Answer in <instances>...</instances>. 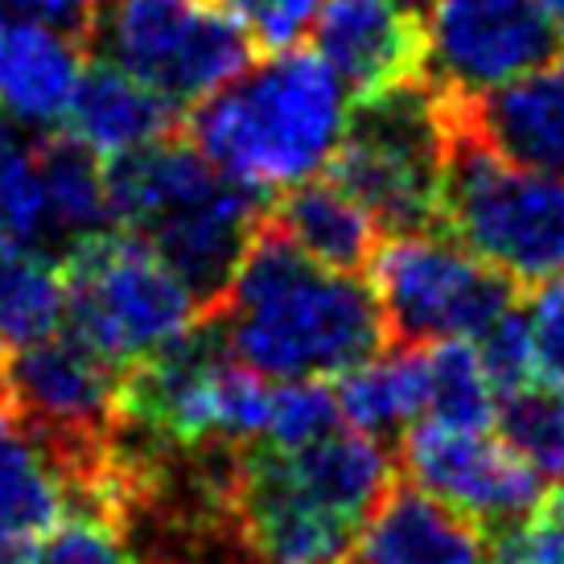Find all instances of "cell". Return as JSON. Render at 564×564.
<instances>
[{
  "label": "cell",
  "instance_id": "obj_16",
  "mask_svg": "<svg viewBox=\"0 0 564 564\" xmlns=\"http://www.w3.org/2000/svg\"><path fill=\"white\" fill-rule=\"evenodd\" d=\"M87 63L70 25L0 17V116L30 132L66 120Z\"/></svg>",
  "mask_w": 564,
  "mask_h": 564
},
{
  "label": "cell",
  "instance_id": "obj_25",
  "mask_svg": "<svg viewBox=\"0 0 564 564\" xmlns=\"http://www.w3.org/2000/svg\"><path fill=\"white\" fill-rule=\"evenodd\" d=\"M50 210H54V239L79 243L111 223L108 170L70 137L46 141Z\"/></svg>",
  "mask_w": 564,
  "mask_h": 564
},
{
  "label": "cell",
  "instance_id": "obj_15",
  "mask_svg": "<svg viewBox=\"0 0 564 564\" xmlns=\"http://www.w3.org/2000/svg\"><path fill=\"white\" fill-rule=\"evenodd\" d=\"M454 120L502 158L564 173V63H544L502 87L449 99Z\"/></svg>",
  "mask_w": 564,
  "mask_h": 564
},
{
  "label": "cell",
  "instance_id": "obj_9",
  "mask_svg": "<svg viewBox=\"0 0 564 564\" xmlns=\"http://www.w3.org/2000/svg\"><path fill=\"white\" fill-rule=\"evenodd\" d=\"M371 293L408 343H474L478 334L511 314V281L474 256L462 239L437 231H392L371 251Z\"/></svg>",
  "mask_w": 564,
  "mask_h": 564
},
{
  "label": "cell",
  "instance_id": "obj_1",
  "mask_svg": "<svg viewBox=\"0 0 564 564\" xmlns=\"http://www.w3.org/2000/svg\"><path fill=\"white\" fill-rule=\"evenodd\" d=\"M223 343L264 379H329L383 346L371 284L256 231L223 284Z\"/></svg>",
  "mask_w": 564,
  "mask_h": 564
},
{
  "label": "cell",
  "instance_id": "obj_8",
  "mask_svg": "<svg viewBox=\"0 0 564 564\" xmlns=\"http://www.w3.org/2000/svg\"><path fill=\"white\" fill-rule=\"evenodd\" d=\"M276 392L281 379L243 367L219 334L189 329L170 350L132 367L120 392V416L165 445H268Z\"/></svg>",
  "mask_w": 564,
  "mask_h": 564
},
{
  "label": "cell",
  "instance_id": "obj_10",
  "mask_svg": "<svg viewBox=\"0 0 564 564\" xmlns=\"http://www.w3.org/2000/svg\"><path fill=\"white\" fill-rule=\"evenodd\" d=\"M99 54L177 104H203L248 66V37L206 0H108Z\"/></svg>",
  "mask_w": 564,
  "mask_h": 564
},
{
  "label": "cell",
  "instance_id": "obj_31",
  "mask_svg": "<svg viewBox=\"0 0 564 564\" xmlns=\"http://www.w3.org/2000/svg\"><path fill=\"white\" fill-rule=\"evenodd\" d=\"M87 0H0V17H30V21H54L75 25Z\"/></svg>",
  "mask_w": 564,
  "mask_h": 564
},
{
  "label": "cell",
  "instance_id": "obj_11",
  "mask_svg": "<svg viewBox=\"0 0 564 564\" xmlns=\"http://www.w3.org/2000/svg\"><path fill=\"white\" fill-rule=\"evenodd\" d=\"M116 371L120 367H111L75 334L54 329L13 350L4 367V404L17 408L37 433H46L66 457L75 445L83 470L99 478V441L111 421H120L124 379Z\"/></svg>",
  "mask_w": 564,
  "mask_h": 564
},
{
  "label": "cell",
  "instance_id": "obj_30",
  "mask_svg": "<svg viewBox=\"0 0 564 564\" xmlns=\"http://www.w3.org/2000/svg\"><path fill=\"white\" fill-rule=\"evenodd\" d=\"M535 350V376L564 388V276L540 284L532 310L523 314Z\"/></svg>",
  "mask_w": 564,
  "mask_h": 564
},
{
  "label": "cell",
  "instance_id": "obj_7",
  "mask_svg": "<svg viewBox=\"0 0 564 564\" xmlns=\"http://www.w3.org/2000/svg\"><path fill=\"white\" fill-rule=\"evenodd\" d=\"M203 297L144 239H79L66 256V322L70 334L111 367H141L198 322Z\"/></svg>",
  "mask_w": 564,
  "mask_h": 564
},
{
  "label": "cell",
  "instance_id": "obj_33",
  "mask_svg": "<svg viewBox=\"0 0 564 564\" xmlns=\"http://www.w3.org/2000/svg\"><path fill=\"white\" fill-rule=\"evenodd\" d=\"M540 9H544V21H549L552 46L564 50V0H540Z\"/></svg>",
  "mask_w": 564,
  "mask_h": 564
},
{
  "label": "cell",
  "instance_id": "obj_4",
  "mask_svg": "<svg viewBox=\"0 0 564 564\" xmlns=\"http://www.w3.org/2000/svg\"><path fill=\"white\" fill-rule=\"evenodd\" d=\"M108 206L111 219L144 239L203 301L223 293L260 219V194L170 137L111 161Z\"/></svg>",
  "mask_w": 564,
  "mask_h": 564
},
{
  "label": "cell",
  "instance_id": "obj_19",
  "mask_svg": "<svg viewBox=\"0 0 564 564\" xmlns=\"http://www.w3.org/2000/svg\"><path fill=\"white\" fill-rule=\"evenodd\" d=\"M70 457L0 404V532L37 540L70 511Z\"/></svg>",
  "mask_w": 564,
  "mask_h": 564
},
{
  "label": "cell",
  "instance_id": "obj_27",
  "mask_svg": "<svg viewBox=\"0 0 564 564\" xmlns=\"http://www.w3.org/2000/svg\"><path fill=\"white\" fill-rule=\"evenodd\" d=\"M33 556L37 564H137L120 523L111 516V502L104 499L66 511L42 535V549H33Z\"/></svg>",
  "mask_w": 564,
  "mask_h": 564
},
{
  "label": "cell",
  "instance_id": "obj_14",
  "mask_svg": "<svg viewBox=\"0 0 564 564\" xmlns=\"http://www.w3.org/2000/svg\"><path fill=\"white\" fill-rule=\"evenodd\" d=\"M317 58L355 99L416 83L424 70V0H322Z\"/></svg>",
  "mask_w": 564,
  "mask_h": 564
},
{
  "label": "cell",
  "instance_id": "obj_28",
  "mask_svg": "<svg viewBox=\"0 0 564 564\" xmlns=\"http://www.w3.org/2000/svg\"><path fill=\"white\" fill-rule=\"evenodd\" d=\"M210 4L248 37V46H264L268 54L297 46L314 30V17L322 9V0H210Z\"/></svg>",
  "mask_w": 564,
  "mask_h": 564
},
{
  "label": "cell",
  "instance_id": "obj_2",
  "mask_svg": "<svg viewBox=\"0 0 564 564\" xmlns=\"http://www.w3.org/2000/svg\"><path fill=\"white\" fill-rule=\"evenodd\" d=\"M392 486L379 437L329 424L301 445H260L236 474V519L260 564H350L355 535Z\"/></svg>",
  "mask_w": 564,
  "mask_h": 564
},
{
  "label": "cell",
  "instance_id": "obj_24",
  "mask_svg": "<svg viewBox=\"0 0 564 564\" xmlns=\"http://www.w3.org/2000/svg\"><path fill=\"white\" fill-rule=\"evenodd\" d=\"M502 395L486 371L478 346L433 343L424 350V416L437 424H495Z\"/></svg>",
  "mask_w": 564,
  "mask_h": 564
},
{
  "label": "cell",
  "instance_id": "obj_17",
  "mask_svg": "<svg viewBox=\"0 0 564 564\" xmlns=\"http://www.w3.org/2000/svg\"><path fill=\"white\" fill-rule=\"evenodd\" d=\"M355 564H486L482 523L421 486H388L355 535Z\"/></svg>",
  "mask_w": 564,
  "mask_h": 564
},
{
  "label": "cell",
  "instance_id": "obj_23",
  "mask_svg": "<svg viewBox=\"0 0 564 564\" xmlns=\"http://www.w3.org/2000/svg\"><path fill=\"white\" fill-rule=\"evenodd\" d=\"M0 236L54 243L46 141L0 116Z\"/></svg>",
  "mask_w": 564,
  "mask_h": 564
},
{
  "label": "cell",
  "instance_id": "obj_18",
  "mask_svg": "<svg viewBox=\"0 0 564 564\" xmlns=\"http://www.w3.org/2000/svg\"><path fill=\"white\" fill-rule=\"evenodd\" d=\"M63 124L70 128V141L83 144L91 158L120 161L170 137L173 104L104 58L83 70Z\"/></svg>",
  "mask_w": 564,
  "mask_h": 564
},
{
  "label": "cell",
  "instance_id": "obj_26",
  "mask_svg": "<svg viewBox=\"0 0 564 564\" xmlns=\"http://www.w3.org/2000/svg\"><path fill=\"white\" fill-rule=\"evenodd\" d=\"M502 437L532 462L540 478H564V388L532 379L499 404Z\"/></svg>",
  "mask_w": 564,
  "mask_h": 564
},
{
  "label": "cell",
  "instance_id": "obj_21",
  "mask_svg": "<svg viewBox=\"0 0 564 564\" xmlns=\"http://www.w3.org/2000/svg\"><path fill=\"white\" fill-rule=\"evenodd\" d=\"M338 421L388 437L424 416V350H376L338 376Z\"/></svg>",
  "mask_w": 564,
  "mask_h": 564
},
{
  "label": "cell",
  "instance_id": "obj_6",
  "mask_svg": "<svg viewBox=\"0 0 564 564\" xmlns=\"http://www.w3.org/2000/svg\"><path fill=\"white\" fill-rule=\"evenodd\" d=\"M449 141L454 104H441L421 83H400L359 99L329 177L359 198L376 227L416 231L441 210Z\"/></svg>",
  "mask_w": 564,
  "mask_h": 564
},
{
  "label": "cell",
  "instance_id": "obj_20",
  "mask_svg": "<svg viewBox=\"0 0 564 564\" xmlns=\"http://www.w3.org/2000/svg\"><path fill=\"white\" fill-rule=\"evenodd\" d=\"M276 231H281L297 251L310 260L329 268H355L371 260L376 251V219L362 210V203L343 189L334 177L329 182H301V186L284 189L281 215H276Z\"/></svg>",
  "mask_w": 564,
  "mask_h": 564
},
{
  "label": "cell",
  "instance_id": "obj_22",
  "mask_svg": "<svg viewBox=\"0 0 564 564\" xmlns=\"http://www.w3.org/2000/svg\"><path fill=\"white\" fill-rule=\"evenodd\" d=\"M66 322V264L50 256L46 243L0 236V346L46 338Z\"/></svg>",
  "mask_w": 564,
  "mask_h": 564
},
{
  "label": "cell",
  "instance_id": "obj_5",
  "mask_svg": "<svg viewBox=\"0 0 564 564\" xmlns=\"http://www.w3.org/2000/svg\"><path fill=\"white\" fill-rule=\"evenodd\" d=\"M437 215L511 284L564 276V173L502 158L457 120Z\"/></svg>",
  "mask_w": 564,
  "mask_h": 564
},
{
  "label": "cell",
  "instance_id": "obj_32",
  "mask_svg": "<svg viewBox=\"0 0 564 564\" xmlns=\"http://www.w3.org/2000/svg\"><path fill=\"white\" fill-rule=\"evenodd\" d=\"M0 564H37V556H33V540L0 532Z\"/></svg>",
  "mask_w": 564,
  "mask_h": 564
},
{
  "label": "cell",
  "instance_id": "obj_3",
  "mask_svg": "<svg viewBox=\"0 0 564 564\" xmlns=\"http://www.w3.org/2000/svg\"><path fill=\"white\" fill-rule=\"evenodd\" d=\"M346 83L317 54L272 50L198 104L194 149L251 194H276L326 170L343 144Z\"/></svg>",
  "mask_w": 564,
  "mask_h": 564
},
{
  "label": "cell",
  "instance_id": "obj_12",
  "mask_svg": "<svg viewBox=\"0 0 564 564\" xmlns=\"http://www.w3.org/2000/svg\"><path fill=\"white\" fill-rule=\"evenodd\" d=\"M549 54L540 0H424V66L449 99L502 87Z\"/></svg>",
  "mask_w": 564,
  "mask_h": 564
},
{
  "label": "cell",
  "instance_id": "obj_13",
  "mask_svg": "<svg viewBox=\"0 0 564 564\" xmlns=\"http://www.w3.org/2000/svg\"><path fill=\"white\" fill-rule=\"evenodd\" d=\"M412 486L474 523H511L544 499V478L490 424L416 421L404 445Z\"/></svg>",
  "mask_w": 564,
  "mask_h": 564
},
{
  "label": "cell",
  "instance_id": "obj_29",
  "mask_svg": "<svg viewBox=\"0 0 564 564\" xmlns=\"http://www.w3.org/2000/svg\"><path fill=\"white\" fill-rule=\"evenodd\" d=\"M486 564H564V495L540 499L507 523Z\"/></svg>",
  "mask_w": 564,
  "mask_h": 564
}]
</instances>
